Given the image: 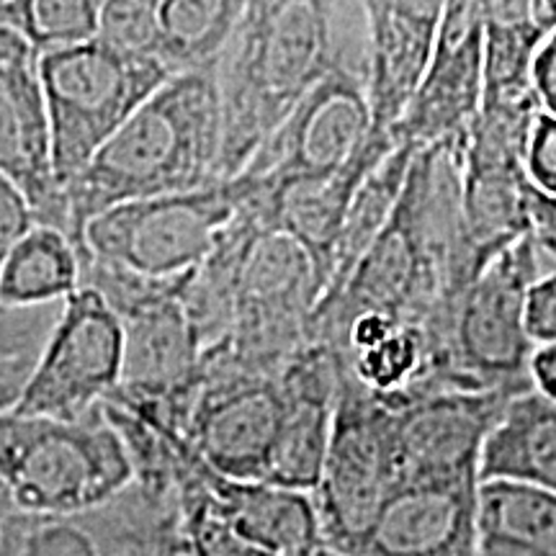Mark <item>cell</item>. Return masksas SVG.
I'll return each instance as SVG.
<instances>
[{
	"label": "cell",
	"mask_w": 556,
	"mask_h": 556,
	"mask_svg": "<svg viewBox=\"0 0 556 556\" xmlns=\"http://www.w3.org/2000/svg\"><path fill=\"white\" fill-rule=\"evenodd\" d=\"M528 392V389H526ZM520 392L510 389H446L426 387L384 397L394 409V451L400 484L413 479L479 475V454Z\"/></svg>",
	"instance_id": "cell-12"
},
{
	"label": "cell",
	"mask_w": 556,
	"mask_h": 556,
	"mask_svg": "<svg viewBox=\"0 0 556 556\" xmlns=\"http://www.w3.org/2000/svg\"><path fill=\"white\" fill-rule=\"evenodd\" d=\"M531 191L523 163L462 155L458 214L464 248L477 276L531 232Z\"/></svg>",
	"instance_id": "cell-20"
},
{
	"label": "cell",
	"mask_w": 556,
	"mask_h": 556,
	"mask_svg": "<svg viewBox=\"0 0 556 556\" xmlns=\"http://www.w3.org/2000/svg\"><path fill=\"white\" fill-rule=\"evenodd\" d=\"M248 0H160V62L173 75L217 67Z\"/></svg>",
	"instance_id": "cell-25"
},
{
	"label": "cell",
	"mask_w": 556,
	"mask_h": 556,
	"mask_svg": "<svg viewBox=\"0 0 556 556\" xmlns=\"http://www.w3.org/2000/svg\"><path fill=\"white\" fill-rule=\"evenodd\" d=\"M5 3H9V0H0V11H3V5H5Z\"/></svg>",
	"instance_id": "cell-41"
},
{
	"label": "cell",
	"mask_w": 556,
	"mask_h": 556,
	"mask_svg": "<svg viewBox=\"0 0 556 556\" xmlns=\"http://www.w3.org/2000/svg\"><path fill=\"white\" fill-rule=\"evenodd\" d=\"M191 471L222 516L253 544L274 556H315L323 548L312 492L225 477L201 462L193 448Z\"/></svg>",
	"instance_id": "cell-19"
},
{
	"label": "cell",
	"mask_w": 556,
	"mask_h": 556,
	"mask_svg": "<svg viewBox=\"0 0 556 556\" xmlns=\"http://www.w3.org/2000/svg\"><path fill=\"white\" fill-rule=\"evenodd\" d=\"M96 11L99 0H9L0 18L45 54L93 39Z\"/></svg>",
	"instance_id": "cell-29"
},
{
	"label": "cell",
	"mask_w": 556,
	"mask_h": 556,
	"mask_svg": "<svg viewBox=\"0 0 556 556\" xmlns=\"http://www.w3.org/2000/svg\"><path fill=\"white\" fill-rule=\"evenodd\" d=\"M62 302L41 307L0 304V413L13 407L29 381L47 338L60 319Z\"/></svg>",
	"instance_id": "cell-28"
},
{
	"label": "cell",
	"mask_w": 556,
	"mask_h": 556,
	"mask_svg": "<svg viewBox=\"0 0 556 556\" xmlns=\"http://www.w3.org/2000/svg\"><path fill=\"white\" fill-rule=\"evenodd\" d=\"M482 0H446L430 62L392 137L397 144H462L482 103Z\"/></svg>",
	"instance_id": "cell-13"
},
{
	"label": "cell",
	"mask_w": 556,
	"mask_h": 556,
	"mask_svg": "<svg viewBox=\"0 0 556 556\" xmlns=\"http://www.w3.org/2000/svg\"><path fill=\"white\" fill-rule=\"evenodd\" d=\"M536 16L544 31H552L556 26V0H536Z\"/></svg>",
	"instance_id": "cell-39"
},
{
	"label": "cell",
	"mask_w": 556,
	"mask_h": 556,
	"mask_svg": "<svg viewBox=\"0 0 556 556\" xmlns=\"http://www.w3.org/2000/svg\"><path fill=\"white\" fill-rule=\"evenodd\" d=\"M351 377L379 397L405 392L426 366V338L420 328L397 325L379 343L343 356Z\"/></svg>",
	"instance_id": "cell-30"
},
{
	"label": "cell",
	"mask_w": 556,
	"mask_h": 556,
	"mask_svg": "<svg viewBox=\"0 0 556 556\" xmlns=\"http://www.w3.org/2000/svg\"><path fill=\"white\" fill-rule=\"evenodd\" d=\"M80 289V253L58 227L34 225L0 268L3 307L65 302Z\"/></svg>",
	"instance_id": "cell-24"
},
{
	"label": "cell",
	"mask_w": 556,
	"mask_h": 556,
	"mask_svg": "<svg viewBox=\"0 0 556 556\" xmlns=\"http://www.w3.org/2000/svg\"><path fill=\"white\" fill-rule=\"evenodd\" d=\"M546 270L554 268L531 232L500 253L462 291L454 307L422 330L426 366L407 389H533L531 356L536 345L526 332V296Z\"/></svg>",
	"instance_id": "cell-3"
},
{
	"label": "cell",
	"mask_w": 556,
	"mask_h": 556,
	"mask_svg": "<svg viewBox=\"0 0 556 556\" xmlns=\"http://www.w3.org/2000/svg\"><path fill=\"white\" fill-rule=\"evenodd\" d=\"M13 556H186L176 500H152L129 484L111 503L70 518L26 516Z\"/></svg>",
	"instance_id": "cell-15"
},
{
	"label": "cell",
	"mask_w": 556,
	"mask_h": 556,
	"mask_svg": "<svg viewBox=\"0 0 556 556\" xmlns=\"http://www.w3.org/2000/svg\"><path fill=\"white\" fill-rule=\"evenodd\" d=\"M219 152L217 67L170 75L65 189L73 245L80 253L83 229L111 206L219 184Z\"/></svg>",
	"instance_id": "cell-2"
},
{
	"label": "cell",
	"mask_w": 556,
	"mask_h": 556,
	"mask_svg": "<svg viewBox=\"0 0 556 556\" xmlns=\"http://www.w3.org/2000/svg\"><path fill=\"white\" fill-rule=\"evenodd\" d=\"M477 471L397 484L356 556H477Z\"/></svg>",
	"instance_id": "cell-16"
},
{
	"label": "cell",
	"mask_w": 556,
	"mask_h": 556,
	"mask_svg": "<svg viewBox=\"0 0 556 556\" xmlns=\"http://www.w3.org/2000/svg\"><path fill=\"white\" fill-rule=\"evenodd\" d=\"M0 176L24 193L37 225L67 235V201L52 168L39 52L34 47L0 58Z\"/></svg>",
	"instance_id": "cell-17"
},
{
	"label": "cell",
	"mask_w": 556,
	"mask_h": 556,
	"mask_svg": "<svg viewBox=\"0 0 556 556\" xmlns=\"http://www.w3.org/2000/svg\"><path fill=\"white\" fill-rule=\"evenodd\" d=\"M531 86L541 103V111L556 116V26L541 39L531 62Z\"/></svg>",
	"instance_id": "cell-35"
},
{
	"label": "cell",
	"mask_w": 556,
	"mask_h": 556,
	"mask_svg": "<svg viewBox=\"0 0 556 556\" xmlns=\"http://www.w3.org/2000/svg\"><path fill=\"white\" fill-rule=\"evenodd\" d=\"M340 62L368 67L361 0H248L217 62L219 180L238 176L299 99Z\"/></svg>",
	"instance_id": "cell-1"
},
{
	"label": "cell",
	"mask_w": 556,
	"mask_h": 556,
	"mask_svg": "<svg viewBox=\"0 0 556 556\" xmlns=\"http://www.w3.org/2000/svg\"><path fill=\"white\" fill-rule=\"evenodd\" d=\"M415 150L417 148H413V144H397L358 186L356 197H353L345 212L343 225H340L336 245H332L328 281H325L317 307L332 302L340 294L353 268L358 266V261L364 258L366 250L371 248V242L379 238V232L392 217Z\"/></svg>",
	"instance_id": "cell-23"
},
{
	"label": "cell",
	"mask_w": 556,
	"mask_h": 556,
	"mask_svg": "<svg viewBox=\"0 0 556 556\" xmlns=\"http://www.w3.org/2000/svg\"><path fill=\"white\" fill-rule=\"evenodd\" d=\"M157 3L160 0H99L93 39L129 58L160 60Z\"/></svg>",
	"instance_id": "cell-31"
},
{
	"label": "cell",
	"mask_w": 556,
	"mask_h": 556,
	"mask_svg": "<svg viewBox=\"0 0 556 556\" xmlns=\"http://www.w3.org/2000/svg\"><path fill=\"white\" fill-rule=\"evenodd\" d=\"M507 479L556 495V402L528 389L507 402L479 454V482Z\"/></svg>",
	"instance_id": "cell-21"
},
{
	"label": "cell",
	"mask_w": 556,
	"mask_h": 556,
	"mask_svg": "<svg viewBox=\"0 0 556 556\" xmlns=\"http://www.w3.org/2000/svg\"><path fill=\"white\" fill-rule=\"evenodd\" d=\"M531 381L533 389L556 402V343L539 345L531 356Z\"/></svg>",
	"instance_id": "cell-37"
},
{
	"label": "cell",
	"mask_w": 556,
	"mask_h": 556,
	"mask_svg": "<svg viewBox=\"0 0 556 556\" xmlns=\"http://www.w3.org/2000/svg\"><path fill=\"white\" fill-rule=\"evenodd\" d=\"M345 358L323 340H304L276 374L281 415L263 482L315 492L328 456Z\"/></svg>",
	"instance_id": "cell-14"
},
{
	"label": "cell",
	"mask_w": 556,
	"mask_h": 556,
	"mask_svg": "<svg viewBox=\"0 0 556 556\" xmlns=\"http://www.w3.org/2000/svg\"><path fill=\"white\" fill-rule=\"evenodd\" d=\"M170 75L160 60L129 58L99 39L39 54L52 168L62 191Z\"/></svg>",
	"instance_id": "cell-5"
},
{
	"label": "cell",
	"mask_w": 556,
	"mask_h": 556,
	"mask_svg": "<svg viewBox=\"0 0 556 556\" xmlns=\"http://www.w3.org/2000/svg\"><path fill=\"white\" fill-rule=\"evenodd\" d=\"M173 490H176L178 539L186 556H274L242 536L206 497L191 471V446L173 435Z\"/></svg>",
	"instance_id": "cell-27"
},
{
	"label": "cell",
	"mask_w": 556,
	"mask_h": 556,
	"mask_svg": "<svg viewBox=\"0 0 556 556\" xmlns=\"http://www.w3.org/2000/svg\"><path fill=\"white\" fill-rule=\"evenodd\" d=\"M26 516L21 513H9V516H0V556H13L18 546L21 533H24Z\"/></svg>",
	"instance_id": "cell-38"
},
{
	"label": "cell",
	"mask_w": 556,
	"mask_h": 556,
	"mask_svg": "<svg viewBox=\"0 0 556 556\" xmlns=\"http://www.w3.org/2000/svg\"><path fill=\"white\" fill-rule=\"evenodd\" d=\"M394 148H397V142L392 135H374L371 131L364 148L332 176L289 186L268 201H242L240 206L253 214L263 229L289 235L304 248L312 266H315L319 294H323L325 281H328L332 245H336L348 206H351L368 173L377 168Z\"/></svg>",
	"instance_id": "cell-18"
},
{
	"label": "cell",
	"mask_w": 556,
	"mask_h": 556,
	"mask_svg": "<svg viewBox=\"0 0 556 556\" xmlns=\"http://www.w3.org/2000/svg\"><path fill=\"white\" fill-rule=\"evenodd\" d=\"M531 238L546 263L556 268V197L531 191Z\"/></svg>",
	"instance_id": "cell-36"
},
{
	"label": "cell",
	"mask_w": 556,
	"mask_h": 556,
	"mask_svg": "<svg viewBox=\"0 0 556 556\" xmlns=\"http://www.w3.org/2000/svg\"><path fill=\"white\" fill-rule=\"evenodd\" d=\"M238 208L232 180L111 206L83 229L80 266L101 261L152 278L189 274L212 253Z\"/></svg>",
	"instance_id": "cell-8"
},
{
	"label": "cell",
	"mask_w": 556,
	"mask_h": 556,
	"mask_svg": "<svg viewBox=\"0 0 556 556\" xmlns=\"http://www.w3.org/2000/svg\"><path fill=\"white\" fill-rule=\"evenodd\" d=\"M281 394L276 377L201 358L184 433L201 462L232 479H263L274 448Z\"/></svg>",
	"instance_id": "cell-11"
},
{
	"label": "cell",
	"mask_w": 556,
	"mask_h": 556,
	"mask_svg": "<svg viewBox=\"0 0 556 556\" xmlns=\"http://www.w3.org/2000/svg\"><path fill=\"white\" fill-rule=\"evenodd\" d=\"M9 513H16V510H13L11 503H9V497H5L3 486H0V516H9Z\"/></svg>",
	"instance_id": "cell-40"
},
{
	"label": "cell",
	"mask_w": 556,
	"mask_h": 556,
	"mask_svg": "<svg viewBox=\"0 0 556 556\" xmlns=\"http://www.w3.org/2000/svg\"><path fill=\"white\" fill-rule=\"evenodd\" d=\"M397 484L394 409L384 397L361 387L345 366L328 456L312 492L325 552L356 556Z\"/></svg>",
	"instance_id": "cell-7"
},
{
	"label": "cell",
	"mask_w": 556,
	"mask_h": 556,
	"mask_svg": "<svg viewBox=\"0 0 556 556\" xmlns=\"http://www.w3.org/2000/svg\"><path fill=\"white\" fill-rule=\"evenodd\" d=\"M477 556H556V495L486 479L477 492Z\"/></svg>",
	"instance_id": "cell-22"
},
{
	"label": "cell",
	"mask_w": 556,
	"mask_h": 556,
	"mask_svg": "<svg viewBox=\"0 0 556 556\" xmlns=\"http://www.w3.org/2000/svg\"><path fill=\"white\" fill-rule=\"evenodd\" d=\"M131 482L127 446L101 407L78 420L0 413V486L21 516H83Z\"/></svg>",
	"instance_id": "cell-4"
},
{
	"label": "cell",
	"mask_w": 556,
	"mask_h": 556,
	"mask_svg": "<svg viewBox=\"0 0 556 556\" xmlns=\"http://www.w3.org/2000/svg\"><path fill=\"white\" fill-rule=\"evenodd\" d=\"M317 302L319 281L304 248L283 232H261L242 263L227 336L201 356L276 377L307 340Z\"/></svg>",
	"instance_id": "cell-9"
},
{
	"label": "cell",
	"mask_w": 556,
	"mask_h": 556,
	"mask_svg": "<svg viewBox=\"0 0 556 556\" xmlns=\"http://www.w3.org/2000/svg\"><path fill=\"white\" fill-rule=\"evenodd\" d=\"M484 70L482 96H513L533 90L531 62L541 39L536 0H482Z\"/></svg>",
	"instance_id": "cell-26"
},
{
	"label": "cell",
	"mask_w": 556,
	"mask_h": 556,
	"mask_svg": "<svg viewBox=\"0 0 556 556\" xmlns=\"http://www.w3.org/2000/svg\"><path fill=\"white\" fill-rule=\"evenodd\" d=\"M34 225H37V217H34L29 201L16 189V184L0 176V268Z\"/></svg>",
	"instance_id": "cell-34"
},
{
	"label": "cell",
	"mask_w": 556,
	"mask_h": 556,
	"mask_svg": "<svg viewBox=\"0 0 556 556\" xmlns=\"http://www.w3.org/2000/svg\"><path fill=\"white\" fill-rule=\"evenodd\" d=\"M124 330L106 299L80 287L62 302L29 381L11 413L78 420L119 387Z\"/></svg>",
	"instance_id": "cell-10"
},
{
	"label": "cell",
	"mask_w": 556,
	"mask_h": 556,
	"mask_svg": "<svg viewBox=\"0 0 556 556\" xmlns=\"http://www.w3.org/2000/svg\"><path fill=\"white\" fill-rule=\"evenodd\" d=\"M523 170L533 189L556 197V116L539 111L528 131Z\"/></svg>",
	"instance_id": "cell-32"
},
{
	"label": "cell",
	"mask_w": 556,
	"mask_h": 556,
	"mask_svg": "<svg viewBox=\"0 0 556 556\" xmlns=\"http://www.w3.org/2000/svg\"><path fill=\"white\" fill-rule=\"evenodd\" d=\"M526 332L536 348L556 343V268L539 276L528 289Z\"/></svg>",
	"instance_id": "cell-33"
},
{
	"label": "cell",
	"mask_w": 556,
	"mask_h": 556,
	"mask_svg": "<svg viewBox=\"0 0 556 556\" xmlns=\"http://www.w3.org/2000/svg\"><path fill=\"white\" fill-rule=\"evenodd\" d=\"M368 67L340 62L299 99L283 122L263 139L238 176L229 178L242 201H268L307 180L343 168L371 137Z\"/></svg>",
	"instance_id": "cell-6"
}]
</instances>
